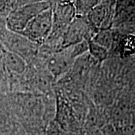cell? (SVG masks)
I'll use <instances>...</instances> for the list:
<instances>
[{"mask_svg":"<svg viewBox=\"0 0 135 135\" xmlns=\"http://www.w3.org/2000/svg\"><path fill=\"white\" fill-rule=\"evenodd\" d=\"M122 53L126 55H130L135 53V37L133 35H128L122 40L121 44Z\"/></svg>","mask_w":135,"mask_h":135,"instance_id":"cell-12","label":"cell"},{"mask_svg":"<svg viewBox=\"0 0 135 135\" xmlns=\"http://www.w3.org/2000/svg\"><path fill=\"white\" fill-rule=\"evenodd\" d=\"M65 49L67 51H64L63 50L59 51L49 62V68L55 75L66 72L74 61L71 56V47Z\"/></svg>","mask_w":135,"mask_h":135,"instance_id":"cell-5","label":"cell"},{"mask_svg":"<svg viewBox=\"0 0 135 135\" xmlns=\"http://www.w3.org/2000/svg\"><path fill=\"white\" fill-rule=\"evenodd\" d=\"M76 17L73 2H59L53 8V28L48 39L62 37L68 26Z\"/></svg>","mask_w":135,"mask_h":135,"instance_id":"cell-3","label":"cell"},{"mask_svg":"<svg viewBox=\"0 0 135 135\" xmlns=\"http://www.w3.org/2000/svg\"><path fill=\"white\" fill-rule=\"evenodd\" d=\"M50 7L45 2H35L29 3L12 11L7 18V24L11 30L16 33H21L35 16Z\"/></svg>","mask_w":135,"mask_h":135,"instance_id":"cell-2","label":"cell"},{"mask_svg":"<svg viewBox=\"0 0 135 135\" xmlns=\"http://www.w3.org/2000/svg\"><path fill=\"white\" fill-rule=\"evenodd\" d=\"M90 26L86 17L76 15L62 37V50L88 40L87 37L89 34Z\"/></svg>","mask_w":135,"mask_h":135,"instance_id":"cell-4","label":"cell"},{"mask_svg":"<svg viewBox=\"0 0 135 135\" xmlns=\"http://www.w3.org/2000/svg\"><path fill=\"white\" fill-rule=\"evenodd\" d=\"M73 3L74 5V8H75L76 15L86 17L88 15V13L95 5L98 4V2H97V1H80V2H74Z\"/></svg>","mask_w":135,"mask_h":135,"instance_id":"cell-9","label":"cell"},{"mask_svg":"<svg viewBox=\"0 0 135 135\" xmlns=\"http://www.w3.org/2000/svg\"><path fill=\"white\" fill-rule=\"evenodd\" d=\"M70 47H71V53L72 58L74 59H76L88 52L89 50L88 40H85Z\"/></svg>","mask_w":135,"mask_h":135,"instance_id":"cell-11","label":"cell"},{"mask_svg":"<svg viewBox=\"0 0 135 135\" xmlns=\"http://www.w3.org/2000/svg\"><path fill=\"white\" fill-rule=\"evenodd\" d=\"M7 65L11 70L17 73H22L26 68L25 61L15 53H10L7 57Z\"/></svg>","mask_w":135,"mask_h":135,"instance_id":"cell-8","label":"cell"},{"mask_svg":"<svg viewBox=\"0 0 135 135\" xmlns=\"http://www.w3.org/2000/svg\"><path fill=\"white\" fill-rule=\"evenodd\" d=\"M92 40L94 42L107 50V48L110 47V44L112 43V35L110 32L108 31H102L97 34L96 36Z\"/></svg>","mask_w":135,"mask_h":135,"instance_id":"cell-10","label":"cell"},{"mask_svg":"<svg viewBox=\"0 0 135 135\" xmlns=\"http://www.w3.org/2000/svg\"><path fill=\"white\" fill-rule=\"evenodd\" d=\"M107 8L103 4H98L86 15V19L91 26L100 28L105 22L107 17Z\"/></svg>","mask_w":135,"mask_h":135,"instance_id":"cell-6","label":"cell"},{"mask_svg":"<svg viewBox=\"0 0 135 135\" xmlns=\"http://www.w3.org/2000/svg\"><path fill=\"white\" fill-rule=\"evenodd\" d=\"M89 50L92 57L96 59L99 62H103L107 57V50L101 47V45L94 42L92 39H88Z\"/></svg>","mask_w":135,"mask_h":135,"instance_id":"cell-7","label":"cell"},{"mask_svg":"<svg viewBox=\"0 0 135 135\" xmlns=\"http://www.w3.org/2000/svg\"><path fill=\"white\" fill-rule=\"evenodd\" d=\"M53 28V8L50 7L29 21L21 32L25 38L42 44L48 39Z\"/></svg>","mask_w":135,"mask_h":135,"instance_id":"cell-1","label":"cell"}]
</instances>
